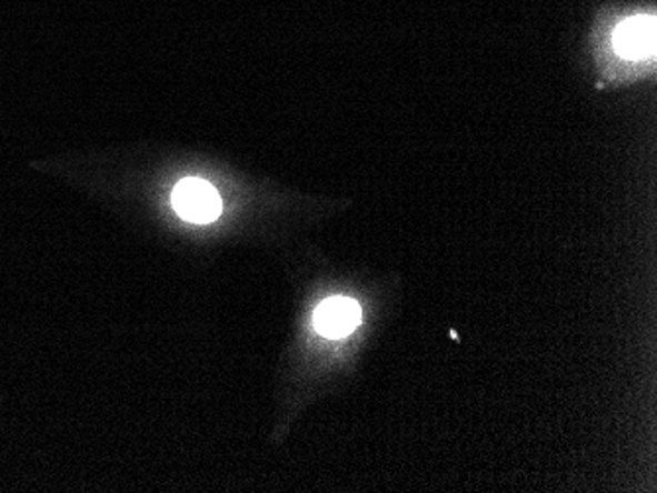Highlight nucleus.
Returning a JSON list of instances; mask_svg holds the SVG:
<instances>
[{
	"mask_svg": "<svg viewBox=\"0 0 657 493\" xmlns=\"http://www.w3.org/2000/svg\"><path fill=\"white\" fill-rule=\"evenodd\" d=\"M615 50L624 60H644L656 50V20L636 17L616 28Z\"/></svg>",
	"mask_w": 657,
	"mask_h": 493,
	"instance_id": "3",
	"label": "nucleus"
},
{
	"mask_svg": "<svg viewBox=\"0 0 657 493\" xmlns=\"http://www.w3.org/2000/svg\"><path fill=\"white\" fill-rule=\"evenodd\" d=\"M171 203L176 213L189 222H211L222 211L221 197L203 179L180 181L173 189Z\"/></svg>",
	"mask_w": 657,
	"mask_h": 493,
	"instance_id": "1",
	"label": "nucleus"
},
{
	"mask_svg": "<svg viewBox=\"0 0 657 493\" xmlns=\"http://www.w3.org/2000/svg\"><path fill=\"white\" fill-rule=\"evenodd\" d=\"M362 321L359 303L347 298L327 299L316 311V329L325 339H342Z\"/></svg>",
	"mask_w": 657,
	"mask_h": 493,
	"instance_id": "2",
	"label": "nucleus"
}]
</instances>
